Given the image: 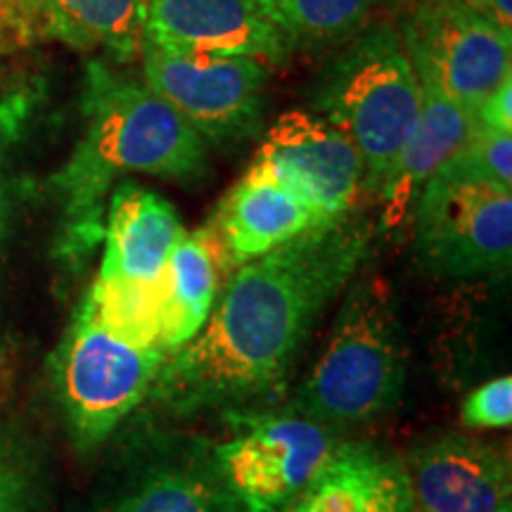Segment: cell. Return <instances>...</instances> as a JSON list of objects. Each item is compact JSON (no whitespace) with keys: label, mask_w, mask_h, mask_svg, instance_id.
Segmentation results:
<instances>
[{"label":"cell","mask_w":512,"mask_h":512,"mask_svg":"<svg viewBox=\"0 0 512 512\" xmlns=\"http://www.w3.org/2000/svg\"><path fill=\"white\" fill-rule=\"evenodd\" d=\"M183 233L176 209L164 197L136 181H121L107 207L105 256L98 275L159 287L166 261Z\"/></svg>","instance_id":"obj_14"},{"label":"cell","mask_w":512,"mask_h":512,"mask_svg":"<svg viewBox=\"0 0 512 512\" xmlns=\"http://www.w3.org/2000/svg\"><path fill=\"white\" fill-rule=\"evenodd\" d=\"M283 512H415L406 465L370 444H342Z\"/></svg>","instance_id":"obj_15"},{"label":"cell","mask_w":512,"mask_h":512,"mask_svg":"<svg viewBox=\"0 0 512 512\" xmlns=\"http://www.w3.org/2000/svg\"><path fill=\"white\" fill-rule=\"evenodd\" d=\"M309 98L318 117L354 143L363 162V192L377 200L422 107V86L396 24L370 22L335 48Z\"/></svg>","instance_id":"obj_3"},{"label":"cell","mask_w":512,"mask_h":512,"mask_svg":"<svg viewBox=\"0 0 512 512\" xmlns=\"http://www.w3.org/2000/svg\"><path fill=\"white\" fill-rule=\"evenodd\" d=\"M420 264L441 278L501 275L512 256V190L439 169L411 207Z\"/></svg>","instance_id":"obj_7"},{"label":"cell","mask_w":512,"mask_h":512,"mask_svg":"<svg viewBox=\"0 0 512 512\" xmlns=\"http://www.w3.org/2000/svg\"><path fill=\"white\" fill-rule=\"evenodd\" d=\"M460 418L472 430H503L512 422V380L508 375L482 384L467 396Z\"/></svg>","instance_id":"obj_24"},{"label":"cell","mask_w":512,"mask_h":512,"mask_svg":"<svg viewBox=\"0 0 512 512\" xmlns=\"http://www.w3.org/2000/svg\"><path fill=\"white\" fill-rule=\"evenodd\" d=\"M467 10L477 12L503 34L512 36V0H458Z\"/></svg>","instance_id":"obj_27"},{"label":"cell","mask_w":512,"mask_h":512,"mask_svg":"<svg viewBox=\"0 0 512 512\" xmlns=\"http://www.w3.org/2000/svg\"><path fill=\"white\" fill-rule=\"evenodd\" d=\"M102 512H240L223 486L209 451L150 460Z\"/></svg>","instance_id":"obj_18"},{"label":"cell","mask_w":512,"mask_h":512,"mask_svg":"<svg viewBox=\"0 0 512 512\" xmlns=\"http://www.w3.org/2000/svg\"><path fill=\"white\" fill-rule=\"evenodd\" d=\"M475 126V114L470 110L437 91L422 88L418 121L377 197L384 207V226L394 228L406 219L422 185L463 150Z\"/></svg>","instance_id":"obj_16"},{"label":"cell","mask_w":512,"mask_h":512,"mask_svg":"<svg viewBox=\"0 0 512 512\" xmlns=\"http://www.w3.org/2000/svg\"><path fill=\"white\" fill-rule=\"evenodd\" d=\"M294 50H335L373 22L377 0H256Z\"/></svg>","instance_id":"obj_20"},{"label":"cell","mask_w":512,"mask_h":512,"mask_svg":"<svg viewBox=\"0 0 512 512\" xmlns=\"http://www.w3.org/2000/svg\"><path fill=\"white\" fill-rule=\"evenodd\" d=\"M43 36L76 50H107L114 60L140 57L143 3L140 0H38Z\"/></svg>","instance_id":"obj_19"},{"label":"cell","mask_w":512,"mask_h":512,"mask_svg":"<svg viewBox=\"0 0 512 512\" xmlns=\"http://www.w3.org/2000/svg\"><path fill=\"white\" fill-rule=\"evenodd\" d=\"M396 31L420 86L472 114L512 76V36L458 0H411Z\"/></svg>","instance_id":"obj_9"},{"label":"cell","mask_w":512,"mask_h":512,"mask_svg":"<svg viewBox=\"0 0 512 512\" xmlns=\"http://www.w3.org/2000/svg\"><path fill=\"white\" fill-rule=\"evenodd\" d=\"M143 79L204 143L235 145L261 126L271 67L254 57L188 55L143 36Z\"/></svg>","instance_id":"obj_8"},{"label":"cell","mask_w":512,"mask_h":512,"mask_svg":"<svg viewBox=\"0 0 512 512\" xmlns=\"http://www.w3.org/2000/svg\"><path fill=\"white\" fill-rule=\"evenodd\" d=\"M347 287L328 344L297 394L299 411L332 430L382 418L406 389V344L392 290L370 271Z\"/></svg>","instance_id":"obj_4"},{"label":"cell","mask_w":512,"mask_h":512,"mask_svg":"<svg viewBox=\"0 0 512 512\" xmlns=\"http://www.w3.org/2000/svg\"><path fill=\"white\" fill-rule=\"evenodd\" d=\"M370 235L363 216L347 214L235 268L204 328L164 361L147 401L192 415L242 411L275 392L313 325L366 261Z\"/></svg>","instance_id":"obj_1"},{"label":"cell","mask_w":512,"mask_h":512,"mask_svg":"<svg viewBox=\"0 0 512 512\" xmlns=\"http://www.w3.org/2000/svg\"><path fill=\"white\" fill-rule=\"evenodd\" d=\"M415 512H503L512 470L501 446L448 434L420 446L406 465Z\"/></svg>","instance_id":"obj_12"},{"label":"cell","mask_w":512,"mask_h":512,"mask_svg":"<svg viewBox=\"0 0 512 512\" xmlns=\"http://www.w3.org/2000/svg\"><path fill=\"white\" fill-rule=\"evenodd\" d=\"M5 216H8V197H5V178L3 169H0V240L5 235Z\"/></svg>","instance_id":"obj_28"},{"label":"cell","mask_w":512,"mask_h":512,"mask_svg":"<svg viewBox=\"0 0 512 512\" xmlns=\"http://www.w3.org/2000/svg\"><path fill=\"white\" fill-rule=\"evenodd\" d=\"M389 5H394V8H406L408 3H411V0H387Z\"/></svg>","instance_id":"obj_29"},{"label":"cell","mask_w":512,"mask_h":512,"mask_svg":"<svg viewBox=\"0 0 512 512\" xmlns=\"http://www.w3.org/2000/svg\"><path fill=\"white\" fill-rule=\"evenodd\" d=\"M441 169L512 190V131H496L477 124L463 150Z\"/></svg>","instance_id":"obj_22"},{"label":"cell","mask_w":512,"mask_h":512,"mask_svg":"<svg viewBox=\"0 0 512 512\" xmlns=\"http://www.w3.org/2000/svg\"><path fill=\"white\" fill-rule=\"evenodd\" d=\"M503 512H512V510H510V508H505V510H503Z\"/></svg>","instance_id":"obj_30"},{"label":"cell","mask_w":512,"mask_h":512,"mask_svg":"<svg viewBox=\"0 0 512 512\" xmlns=\"http://www.w3.org/2000/svg\"><path fill=\"white\" fill-rule=\"evenodd\" d=\"M223 285L219 252L207 228L183 233L159 283V347L176 354L204 328Z\"/></svg>","instance_id":"obj_17"},{"label":"cell","mask_w":512,"mask_h":512,"mask_svg":"<svg viewBox=\"0 0 512 512\" xmlns=\"http://www.w3.org/2000/svg\"><path fill=\"white\" fill-rule=\"evenodd\" d=\"M510 98H512V76L505 79L494 93L489 95V100L475 112L477 124L486 128H496V131H512V110H510Z\"/></svg>","instance_id":"obj_26"},{"label":"cell","mask_w":512,"mask_h":512,"mask_svg":"<svg viewBox=\"0 0 512 512\" xmlns=\"http://www.w3.org/2000/svg\"><path fill=\"white\" fill-rule=\"evenodd\" d=\"M320 226L316 211L266 166L252 164L216 209L207 233L219 252L223 278L247 261Z\"/></svg>","instance_id":"obj_13"},{"label":"cell","mask_w":512,"mask_h":512,"mask_svg":"<svg viewBox=\"0 0 512 512\" xmlns=\"http://www.w3.org/2000/svg\"><path fill=\"white\" fill-rule=\"evenodd\" d=\"M41 36L38 0H0V55L29 48Z\"/></svg>","instance_id":"obj_25"},{"label":"cell","mask_w":512,"mask_h":512,"mask_svg":"<svg viewBox=\"0 0 512 512\" xmlns=\"http://www.w3.org/2000/svg\"><path fill=\"white\" fill-rule=\"evenodd\" d=\"M0 512H41L34 460L19 441L0 434Z\"/></svg>","instance_id":"obj_23"},{"label":"cell","mask_w":512,"mask_h":512,"mask_svg":"<svg viewBox=\"0 0 512 512\" xmlns=\"http://www.w3.org/2000/svg\"><path fill=\"white\" fill-rule=\"evenodd\" d=\"M228 418V439L209 453L240 512H283L342 444L337 430L299 408H247Z\"/></svg>","instance_id":"obj_6"},{"label":"cell","mask_w":512,"mask_h":512,"mask_svg":"<svg viewBox=\"0 0 512 512\" xmlns=\"http://www.w3.org/2000/svg\"><path fill=\"white\" fill-rule=\"evenodd\" d=\"M145 38L188 55L254 57L268 67L290 57L285 38L256 0H140Z\"/></svg>","instance_id":"obj_11"},{"label":"cell","mask_w":512,"mask_h":512,"mask_svg":"<svg viewBox=\"0 0 512 512\" xmlns=\"http://www.w3.org/2000/svg\"><path fill=\"white\" fill-rule=\"evenodd\" d=\"M86 131L53 176L62 207L64 254L83 256L105 233V197L131 174L200 183L209 171L207 143L145 83L91 62L83 88Z\"/></svg>","instance_id":"obj_2"},{"label":"cell","mask_w":512,"mask_h":512,"mask_svg":"<svg viewBox=\"0 0 512 512\" xmlns=\"http://www.w3.org/2000/svg\"><path fill=\"white\" fill-rule=\"evenodd\" d=\"M169 354L114 337L81 304L53 356V382L69 432L81 448L110 439L143 406Z\"/></svg>","instance_id":"obj_5"},{"label":"cell","mask_w":512,"mask_h":512,"mask_svg":"<svg viewBox=\"0 0 512 512\" xmlns=\"http://www.w3.org/2000/svg\"><path fill=\"white\" fill-rule=\"evenodd\" d=\"M256 164L297 192L320 223L351 214L363 192V162L354 143L318 114L285 112L261 143Z\"/></svg>","instance_id":"obj_10"},{"label":"cell","mask_w":512,"mask_h":512,"mask_svg":"<svg viewBox=\"0 0 512 512\" xmlns=\"http://www.w3.org/2000/svg\"><path fill=\"white\" fill-rule=\"evenodd\" d=\"M83 304L110 335L136 347H159V287L98 275Z\"/></svg>","instance_id":"obj_21"}]
</instances>
